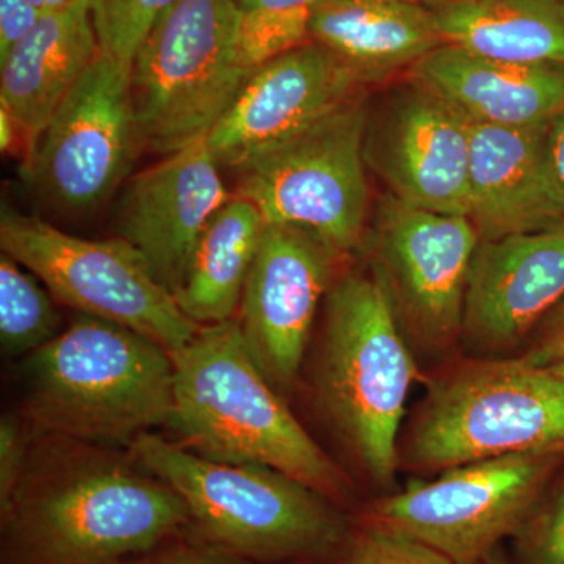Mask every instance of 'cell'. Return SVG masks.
<instances>
[{
  "instance_id": "obj_1",
  "label": "cell",
  "mask_w": 564,
  "mask_h": 564,
  "mask_svg": "<svg viewBox=\"0 0 564 564\" xmlns=\"http://www.w3.org/2000/svg\"><path fill=\"white\" fill-rule=\"evenodd\" d=\"M172 358L170 426L185 447L214 462L272 467L333 502L348 497L347 477L259 369L237 318L199 326Z\"/></svg>"
},
{
  "instance_id": "obj_2",
  "label": "cell",
  "mask_w": 564,
  "mask_h": 564,
  "mask_svg": "<svg viewBox=\"0 0 564 564\" xmlns=\"http://www.w3.org/2000/svg\"><path fill=\"white\" fill-rule=\"evenodd\" d=\"M377 274L352 272L326 293L325 336L317 370L326 417L366 477L393 492L408 397L422 381Z\"/></svg>"
},
{
  "instance_id": "obj_3",
  "label": "cell",
  "mask_w": 564,
  "mask_h": 564,
  "mask_svg": "<svg viewBox=\"0 0 564 564\" xmlns=\"http://www.w3.org/2000/svg\"><path fill=\"white\" fill-rule=\"evenodd\" d=\"M131 448L184 500L209 544L229 554L323 562L351 532L333 500L272 467L214 462L152 433L140 434Z\"/></svg>"
},
{
  "instance_id": "obj_4",
  "label": "cell",
  "mask_w": 564,
  "mask_h": 564,
  "mask_svg": "<svg viewBox=\"0 0 564 564\" xmlns=\"http://www.w3.org/2000/svg\"><path fill=\"white\" fill-rule=\"evenodd\" d=\"M31 415L44 429L95 441L132 443L170 425L172 355L143 334L79 314L25 362Z\"/></svg>"
},
{
  "instance_id": "obj_5",
  "label": "cell",
  "mask_w": 564,
  "mask_h": 564,
  "mask_svg": "<svg viewBox=\"0 0 564 564\" xmlns=\"http://www.w3.org/2000/svg\"><path fill=\"white\" fill-rule=\"evenodd\" d=\"M519 454H564V373L524 356L433 375L400 441V464L423 473Z\"/></svg>"
},
{
  "instance_id": "obj_6",
  "label": "cell",
  "mask_w": 564,
  "mask_h": 564,
  "mask_svg": "<svg viewBox=\"0 0 564 564\" xmlns=\"http://www.w3.org/2000/svg\"><path fill=\"white\" fill-rule=\"evenodd\" d=\"M6 518L22 564H126L192 521L170 486L118 466L76 470L18 497Z\"/></svg>"
},
{
  "instance_id": "obj_7",
  "label": "cell",
  "mask_w": 564,
  "mask_h": 564,
  "mask_svg": "<svg viewBox=\"0 0 564 564\" xmlns=\"http://www.w3.org/2000/svg\"><path fill=\"white\" fill-rule=\"evenodd\" d=\"M236 0H176L131 66L141 147L165 155L206 140L247 79Z\"/></svg>"
},
{
  "instance_id": "obj_8",
  "label": "cell",
  "mask_w": 564,
  "mask_h": 564,
  "mask_svg": "<svg viewBox=\"0 0 564 564\" xmlns=\"http://www.w3.org/2000/svg\"><path fill=\"white\" fill-rule=\"evenodd\" d=\"M367 117L364 99L356 96L236 169V195L254 204L267 225L313 232L343 258L359 250L369 223Z\"/></svg>"
},
{
  "instance_id": "obj_9",
  "label": "cell",
  "mask_w": 564,
  "mask_h": 564,
  "mask_svg": "<svg viewBox=\"0 0 564 564\" xmlns=\"http://www.w3.org/2000/svg\"><path fill=\"white\" fill-rule=\"evenodd\" d=\"M0 247L35 274L58 302L143 334L170 355L198 333L199 325L182 313L173 293L121 237L80 239L36 215L3 206Z\"/></svg>"
},
{
  "instance_id": "obj_10",
  "label": "cell",
  "mask_w": 564,
  "mask_h": 564,
  "mask_svg": "<svg viewBox=\"0 0 564 564\" xmlns=\"http://www.w3.org/2000/svg\"><path fill=\"white\" fill-rule=\"evenodd\" d=\"M564 464V454H519L444 470L384 494L358 522L414 538L458 564H484L521 529Z\"/></svg>"
},
{
  "instance_id": "obj_11",
  "label": "cell",
  "mask_w": 564,
  "mask_h": 564,
  "mask_svg": "<svg viewBox=\"0 0 564 564\" xmlns=\"http://www.w3.org/2000/svg\"><path fill=\"white\" fill-rule=\"evenodd\" d=\"M480 234L466 215L386 195L375 215L370 270L383 282L414 355L441 359L462 343L467 276Z\"/></svg>"
},
{
  "instance_id": "obj_12",
  "label": "cell",
  "mask_w": 564,
  "mask_h": 564,
  "mask_svg": "<svg viewBox=\"0 0 564 564\" xmlns=\"http://www.w3.org/2000/svg\"><path fill=\"white\" fill-rule=\"evenodd\" d=\"M141 150L131 68L101 51L51 118L21 174L52 206L84 214L113 196Z\"/></svg>"
},
{
  "instance_id": "obj_13",
  "label": "cell",
  "mask_w": 564,
  "mask_h": 564,
  "mask_svg": "<svg viewBox=\"0 0 564 564\" xmlns=\"http://www.w3.org/2000/svg\"><path fill=\"white\" fill-rule=\"evenodd\" d=\"M469 118L417 82L367 117L366 163L410 206L469 217Z\"/></svg>"
},
{
  "instance_id": "obj_14",
  "label": "cell",
  "mask_w": 564,
  "mask_h": 564,
  "mask_svg": "<svg viewBox=\"0 0 564 564\" xmlns=\"http://www.w3.org/2000/svg\"><path fill=\"white\" fill-rule=\"evenodd\" d=\"M339 259L313 232L267 225L237 322L252 358L278 391H289L299 378L318 303L333 288Z\"/></svg>"
},
{
  "instance_id": "obj_15",
  "label": "cell",
  "mask_w": 564,
  "mask_h": 564,
  "mask_svg": "<svg viewBox=\"0 0 564 564\" xmlns=\"http://www.w3.org/2000/svg\"><path fill=\"white\" fill-rule=\"evenodd\" d=\"M362 84L314 41L251 70L206 143L221 166L239 169L359 96Z\"/></svg>"
},
{
  "instance_id": "obj_16",
  "label": "cell",
  "mask_w": 564,
  "mask_h": 564,
  "mask_svg": "<svg viewBox=\"0 0 564 564\" xmlns=\"http://www.w3.org/2000/svg\"><path fill=\"white\" fill-rule=\"evenodd\" d=\"M564 300V225L480 239L464 299L470 358H510Z\"/></svg>"
},
{
  "instance_id": "obj_17",
  "label": "cell",
  "mask_w": 564,
  "mask_h": 564,
  "mask_svg": "<svg viewBox=\"0 0 564 564\" xmlns=\"http://www.w3.org/2000/svg\"><path fill=\"white\" fill-rule=\"evenodd\" d=\"M206 140L137 174L117 212V232L163 288L176 293L207 223L234 195Z\"/></svg>"
},
{
  "instance_id": "obj_18",
  "label": "cell",
  "mask_w": 564,
  "mask_h": 564,
  "mask_svg": "<svg viewBox=\"0 0 564 564\" xmlns=\"http://www.w3.org/2000/svg\"><path fill=\"white\" fill-rule=\"evenodd\" d=\"M551 124L499 128L470 121L469 218L480 239L564 225Z\"/></svg>"
},
{
  "instance_id": "obj_19",
  "label": "cell",
  "mask_w": 564,
  "mask_h": 564,
  "mask_svg": "<svg viewBox=\"0 0 564 564\" xmlns=\"http://www.w3.org/2000/svg\"><path fill=\"white\" fill-rule=\"evenodd\" d=\"M411 77L481 124L532 128L564 111V65L497 61L443 44L415 63Z\"/></svg>"
},
{
  "instance_id": "obj_20",
  "label": "cell",
  "mask_w": 564,
  "mask_h": 564,
  "mask_svg": "<svg viewBox=\"0 0 564 564\" xmlns=\"http://www.w3.org/2000/svg\"><path fill=\"white\" fill-rule=\"evenodd\" d=\"M99 52L91 0H80L58 13L44 14L35 29L0 58V106L20 124L28 143L25 161Z\"/></svg>"
},
{
  "instance_id": "obj_21",
  "label": "cell",
  "mask_w": 564,
  "mask_h": 564,
  "mask_svg": "<svg viewBox=\"0 0 564 564\" xmlns=\"http://www.w3.org/2000/svg\"><path fill=\"white\" fill-rule=\"evenodd\" d=\"M310 40L336 55L362 85L413 68L445 44L430 10L413 0H318Z\"/></svg>"
},
{
  "instance_id": "obj_22",
  "label": "cell",
  "mask_w": 564,
  "mask_h": 564,
  "mask_svg": "<svg viewBox=\"0 0 564 564\" xmlns=\"http://www.w3.org/2000/svg\"><path fill=\"white\" fill-rule=\"evenodd\" d=\"M445 44L529 65H564V0H422Z\"/></svg>"
},
{
  "instance_id": "obj_23",
  "label": "cell",
  "mask_w": 564,
  "mask_h": 564,
  "mask_svg": "<svg viewBox=\"0 0 564 564\" xmlns=\"http://www.w3.org/2000/svg\"><path fill=\"white\" fill-rule=\"evenodd\" d=\"M265 228L258 207L237 195L210 218L174 293L192 322L207 326L236 317Z\"/></svg>"
},
{
  "instance_id": "obj_24",
  "label": "cell",
  "mask_w": 564,
  "mask_h": 564,
  "mask_svg": "<svg viewBox=\"0 0 564 564\" xmlns=\"http://www.w3.org/2000/svg\"><path fill=\"white\" fill-rule=\"evenodd\" d=\"M39 278L0 256V344L9 356L40 350L61 333V317Z\"/></svg>"
},
{
  "instance_id": "obj_25",
  "label": "cell",
  "mask_w": 564,
  "mask_h": 564,
  "mask_svg": "<svg viewBox=\"0 0 564 564\" xmlns=\"http://www.w3.org/2000/svg\"><path fill=\"white\" fill-rule=\"evenodd\" d=\"M240 13L239 57L248 73L310 41L318 0H236Z\"/></svg>"
},
{
  "instance_id": "obj_26",
  "label": "cell",
  "mask_w": 564,
  "mask_h": 564,
  "mask_svg": "<svg viewBox=\"0 0 564 564\" xmlns=\"http://www.w3.org/2000/svg\"><path fill=\"white\" fill-rule=\"evenodd\" d=\"M176 0H91L104 54L131 68L152 25Z\"/></svg>"
},
{
  "instance_id": "obj_27",
  "label": "cell",
  "mask_w": 564,
  "mask_h": 564,
  "mask_svg": "<svg viewBox=\"0 0 564 564\" xmlns=\"http://www.w3.org/2000/svg\"><path fill=\"white\" fill-rule=\"evenodd\" d=\"M322 564H458L436 549L399 532L358 522Z\"/></svg>"
},
{
  "instance_id": "obj_28",
  "label": "cell",
  "mask_w": 564,
  "mask_h": 564,
  "mask_svg": "<svg viewBox=\"0 0 564 564\" xmlns=\"http://www.w3.org/2000/svg\"><path fill=\"white\" fill-rule=\"evenodd\" d=\"M556 477L511 538L514 564H564V477Z\"/></svg>"
},
{
  "instance_id": "obj_29",
  "label": "cell",
  "mask_w": 564,
  "mask_h": 564,
  "mask_svg": "<svg viewBox=\"0 0 564 564\" xmlns=\"http://www.w3.org/2000/svg\"><path fill=\"white\" fill-rule=\"evenodd\" d=\"M25 458V440L20 425L11 417L0 423V507L9 513L20 489V478Z\"/></svg>"
},
{
  "instance_id": "obj_30",
  "label": "cell",
  "mask_w": 564,
  "mask_h": 564,
  "mask_svg": "<svg viewBox=\"0 0 564 564\" xmlns=\"http://www.w3.org/2000/svg\"><path fill=\"white\" fill-rule=\"evenodd\" d=\"M43 17L28 0H0V58L28 36Z\"/></svg>"
},
{
  "instance_id": "obj_31",
  "label": "cell",
  "mask_w": 564,
  "mask_h": 564,
  "mask_svg": "<svg viewBox=\"0 0 564 564\" xmlns=\"http://www.w3.org/2000/svg\"><path fill=\"white\" fill-rule=\"evenodd\" d=\"M137 564H254V562L209 544L203 547L173 549V551L141 560Z\"/></svg>"
},
{
  "instance_id": "obj_32",
  "label": "cell",
  "mask_w": 564,
  "mask_h": 564,
  "mask_svg": "<svg viewBox=\"0 0 564 564\" xmlns=\"http://www.w3.org/2000/svg\"><path fill=\"white\" fill-rule=\"evenodd\" d=\"M525 359L540 366L551 367L556 372L564 373V332L541 337L536 344L525 352Z\"/></svg>"
},
{
  "instance_id": "obj_33",
  "label": "cell",
  "mask_w": 564,
  "mask_h": 564,
  "mask_svg": "<svg viewBox=\"0 0 564 564\" xmlns=\"http://www.w3.org/2000/svg\"><path fill=\"white\" fill-rule=\"evenodd\" d=\"M551 151L556 174L564 192V111L551 124Z\"/></svg>"
},
{
  "instance_id": "obj_34",
  "label": "cell",
  "mask_w": 564,
  "mask_h": 564,
  "mask_svg": "<svg viewBox=\"0 0 564 564\" xmlns=\"http://www.w3.org/2000/svg\"><path fill=\"white\" fill-rule=\"evenodd\" d=\"M564 332V300L543 322V336Z\"/></svg>"
},
{
  "instance_id": "obj_35",
  "label": "cell",
  "mask_w": 564,
  "mask_h": 564,
  "mask_svg": "<svg viewBox=\"0 0 564 564\" xmlns=\"http://www.w3.org/2000/svg\"><path fill=\"white\" fill-rule=\"evenodd\" d=\"M28 2L32 3L40 13L51 14L69 9V7L76 6L80 0H28Z\"/></svg>"
},
{
  "instance_id": "obj_36",
  "label": "cell",
  "mask_w": 564,
  "mask_h": 564,
  "mask_svg": "<svg viewBox=\"0 0 564 564\" xmlns=\"http://www.w3.org/2000/svg\"><path fill=\"white\" fill-rule=\"evenodd\" d=\"M484 564H514L511 562L510 558H508V555L505 554L502 545H499V547L494 549L491 554L486 556Z\"/></svg>"
},
{
  "instance_id": "obj_37",
  "label": "cell",
  "mask_w": 564,
  "mask_h": 564,
  "mask_svg": "<svg viewBox=\"0 0 564 564\" xmlns=\"http://www.w3.org/2000/svg\"><path fill=\"white\" fill-rule=\"evenodd\" d=\"M413 2H422V0H413Z\"/></svg>"
}]
</instances>
